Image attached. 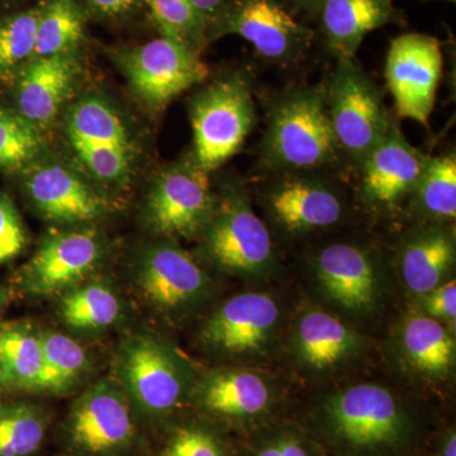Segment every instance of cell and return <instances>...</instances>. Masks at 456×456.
<instances>
[{"label":"cell","mask_w":456,"mask_h":456,"mask_svg":"<svg viewBox=\"0 0 456 456\" xmlns=\"http://www.w3.org/2000/svg\"><path fill=\"white\" fill-rule=\"evenodd\" d=\"M415 191L422 207L432 216L441 218H455V155L448 154L432 159L428 158Z\"/></svg>","instance_id":"d6a6232c"},{"label":"cell","mask_w":456,"mask_h":456,"mask_svg":"<svg viewBox=\"0 0 456 456\" xmlns=\"http://www.w3.org/2000/svg\"><path fill=\"white\" fill-rule=\"evenodd\" d=\"M82 74L77 53L33 57L8 83L12 108L45 134L73 98Z\"/></svg>","instance_id":"4fadbf2b"},{"label":"cell","mask_w":456,"mask_h":456,"mask_svg":"<svg viewBox=\"0 0 456 456\" xmlns=\"http://www.w3.org/2000/svg\"><path fill=\"white\" fill-rule=\"evenodd\" d=\"M140 421H159L184 401L187 364L164 338L149 331L126 336L113 354L112 375Z\"/></svg>","instance_id":"7a4b0ae2"},{"label":"cell","mask_w":456,"mask_h":456,"mask_svg":"<svg viewBox=\"0 0 456 456\" xmlns=\"http://www.w3.org/2000/svg\"><path fill=\"white\" fill-rule=\"evenodd\" d=\"M318 277L332 299L349 310H364L375 299V272L368 255L355 246L336 244L317 259Z\"/></svg>","instance_id":"ffe728a7"},{"label":"cell","mask_w":456,"mask_h":456,"mask_svg":"<svg viewBox=\"0 0 456 456\" xmlns=\"http://www.w3.org/2000/svg\"><path fill=\"white\" fill-rule=\"evenodd\" d=\"M93 11L107 18L127 16L136 9L140 0H86Z\"/></svg>","instance_id":"74e56055"},{"label":"cell","mask_w":456,"mask_h":456,"mask_svg":"<svg viewBox=\"0 0 456 456\" xmlns=\"http://www.w3.org/2000/svg\"><path fill=\"white\" fill-rule=\"evenodd\" d=\"M56 312L73 338H94L112 331L127 316V305L116 285L95 277L57 297Z\"/></svg>","instance_id":"d6986e66"},{"label":"cell","mask_w":456,"mask_h":456,"mask_svg":"<svg viewBox=\"0 0 456 456\" xmlns=\"http://www.w3.org/2000/svg\"><path fill=\"white\" fill-rule=\"evenodd\" d=\"M303 359L316 369L332 367L355 347L353 332L341 321L322 311L308 312L298 326Z\"/></svg>","instance_id":"83f0119b"},{"label":"cell","mask_w":456,"mask_h":456,"mask_svg":"<svg viewBox=\"0 0 456 456\" xmlns=\"http://www.w3.org/2000/svg\"><path fill=\"white\" fill-rule=\"evenodd\" d=\"M256 456H310V454L298 440L284 437L270 443Z\"/></svg>","instance_id":"f35d334b"},{"label":"cell","mask_w":456,"mask_h":456,"mask_svg":"<svg viewBox=\"0 0 456 456\" xmlns=\"http://www.w3.org/2000/svg\"><path fill=\"white\" fill-rule=\"evenodd\" d=\"M156 27L164 37L178 41L189 49H200L206 23L191 0H146Z\"/></svg>","instance_id":"836d02e7"},{"label":"cell","mask_w":456,"mask_h":456,"mask_svg":"<svg viewBox=\"0 0 456 456\" xmlns=\"http://www.w3.org/2000/svg\"><path fill=\"white\" fill-rule=\"evenodd\" d=\"M45 154V134L13 108L0 103V171L20 175Z\"/></svg>","instance_id":"4dcf8cb0"},{"label":"cell","mask_w":456,"mask_h":456,"mask_svg":"<svg viewBox=\"0 0 456 456\" xmlns=\"http://www.w3.org/2000/svg\"><path fill=\"white\" fill-rule=\"evenodd\" d=\"M256 121L248 84L227 77L207 86L191 102V158L212 173L239 151Z\"/></svg>","instance_id":"52a82bcc"},{"label":"cell","mask_w":456,"mask_h":456,"mask_svg":"<svg viewBox=\"0 0 456 456\" xmlns=\"http://www.w3.org/2000/svg\"><path fill=\"white\" fill-rule=\"evenodd\" d=\"M327 107L338 146L360 164L391 128L377 86L353 59H340Z\"/></svg>","instance_id":"8fae6325"},{"label":"cell","mask_w":456,"mask_h":456,"mask_svg":"<svg viewBox=\"0 0 456 456\" xmlns=\"http://www.w3.org/2000/svg\"><path fill=\"white\" fill-rule=\"evenodd\" d=\"M110 254V240L95 224L55 227L17 270L11 285L23 298H57L98 275Z\"/></svg>","instance_id":"3957f363"},{"label":"cell","mask_w":456,"mask_h":456,"mask_svg":"<svg viewBox=\"0 0 456 456\" xmlns=\"http://www.w3.org/2000/svg\"><path fill=\"white\" fill-rule=\"evenodd\" d=\"M215 208L209 173L191 156L156 175L143 200L141 218L160 239H193L203 232Z\"/></svg>","instance_id":"ba28073f"},{"label":"cell","mask_w":456,"mask_h":456,"mask_svg":"<svg viewBox=\"0 0 456 456\" xmlns=\"http://www.w3.org/2000/svg\"><path fill=\"white\" fill-rule=\"evenodd\" d=\"M322 90L305 89L275 106L266 132L265 155L284 169H312L334 158L338 141Z\"/></svg>","instance_id":"8992f818"},{"label":"cell","mask_w":456,"mask_h":456,"mask_svg":"<svg viewBox=\"0 0 456 456\" xmlns=\"http://www.w3.org/2000/svg\"><path fill=\"white\" fill-rule=\"evenodd\" d=\"M444 456H456V437L455 435H452L449 437L448 443L445 445V452Z\"/></svg>","instance_id":"b9f144b4"},{"label":"cell","mask_w":456,"mask_h":456,"mask_svg":"<svg viewBox=\"0 0 456 456\" xmlns=\"http://www.w3.org/2000/svg\"><path fill=\"white\" fill-rule=\"evenodd\" d=\"M426 308L432 317L452 320L456 316V283L455 281L435 288L428 294Z\"/></svg>","instance_id":"8d00e7d4"},{"label":"cell","mask_w":456,"mask_h":456,"mask_svg":"<svg viewBox=\"0 0 456 456\" xmlns=\"http://www.w3.org/2000/svg\"><path fill=\"white\" fill-rule=\"evenodd\" d=\"M273 215L292 232L332 226L340 220L342 204L331 189L314 180H288L270 197Z\"/></svg>","instance_id":"7402d4cb"},{"label":"cell","mask_w":456,"mask_h":456,"mask_svg":"<svg viewBox=\"0 0 456 456\" xmlns=\"http://www.w3.org/2000/svg\"><path fill=\"white\" fill-rule=\"evenodd\" d=\"M159 456H226L224 446L213 432L198 425L174 428Z\"/></svg>","instance_id":"e575fe53"},{"label":"cell","mask_w":456,"mask_h":456,"mask_svg":"<svg viewBox=\"0 0 456 456\" xmlns=\"http://www.w3.org/2000/svg\"><path fill=\"white\" fill-rule=\"evenodd\" d=\"M0 2H9V0H0Z\"/></svg>","instance_id":"bcb514c9"},{"label":"cell","mask_w":456,"mask_h":456,"mask_svg":"<svg viewBox=\"0 0 456 456\" xmlns=\"http://www.w3.org/2000/svg\"><path fill=\"white\" fill-rule=\"evenodd\" d=\"M403 345L408 358L425 373H445L454 364V338L435 318H410L404 326Z\"/></svg>","instance_id":"f546056e"},{"label":"cell","mask_w":456,"mask_h":456,"mask_svg":"<svg viewBox=\"0 0 456 456\" xmlns=\"http://www.w3.org/2000/svg\"><path fill=\"white\" fill-rule=\"evenodd\" d=\"M443 66V50L434 36L404 33L392 41L386 80L399 116L428 126Z\"/></svg>","instance_id":"7c38bea8"},{"label":"cell","mask_w":456,"mask_h":456,"mask_svg":"<svg viewBox=\"0 0 456 456\" xmlns=\"http://www.w3.org/2000/svg\"><path fill=\"white\" fill-rule=\"evenodd\" d=\"M279 317L277 302L265 293H244L213 312L202 330L212 349L240 354L257 350L269 338Z\"/></svg>","instance_id":"e0dca14e"},{"label":"cell","mask_w":456,"mask_h":456,"mask_svg":"<svg viewBox=\"0 0 456 456\" xmlns=\"http://www.w3.org/2000/svg\"><path fill=\"white\" fill-rule=\"evenodd\" d=\"M49 430V416L27 401L0 404V456H33Z\"/></svg>","instance_id":"f1b7e54d"},{"label":"cell","mask_w":456,"mask_h":456,"mask_svg":"<svg viewBox=\"0 0 456 456\" xmlns=\"http://www.w3.org/2000/svg\"><path fill=\"white\" fill-rule=\"evenodd\" d=\"M140 419L112 378L86 389L70 406L62 441L69 456H130L139 445Z\"/></svg>","instance_id":"277c9868"},{"label":"cell","mask_w":456,"mask_h":456,"mask_svg":"<svg viewBox=\"0 0 456 456\" xmlns=\"http://www.w3.org/2000/svg\"><path fill=\"white\" fill-rule=\"evenodd\" d=\"M296 2H298V3H303V4H307V3H316V2H320V0H296ZM321 2H322V0H321Z\"/></svg>","instance_id":"7bdbcfd3"},{"label":"cell","mask_w":456,"mask_h":456,"mask_svg":"<svg viewBox=\"0 0 456 456\" xmlns=\"http://www.w3.org/2000/svg\"><path fill=\"white\" fill-rule=\"evenodd\" d=\"M2 391H3L2 386H0V404L3 403V402H2Z\"/></svg>","instance_id":"ee69618b"},{"label":"cell","mask_w":456,"mask_h":456,"mask_svg":"<svg viewBox=\"0 0 456 456\" xmlns=\"http://www.w3.org/2000/svg\"><path fill=\"white\" fill-rule=\"evenodd\" d=\"M202 233L209 259L228 272L256 273L272 259L268 230L241 198L216 207Z\"/></svg>","instance_id":"5bb4252c"},{"label":"cell","mask_w":456,"mask_h":456,"mask_svg":"<svg viewBox=\"0 0 456 456\" xmlns=\"http://www.w3.org/2000/svg\"><path fill=\"white\" fill-rule=\"evenodd\" d=\"M17 176L32 208L55 227L93 226L116 211L110 191L46 154Z\"/></svg>","instance_id":"5b68a950"},{"label":"cell","mask_w":456,"mask_h":456,"mask_svg":"<svg viewBox=\"0 0 456 456\" xmlns=\"http://www.w3.org/2000/svg\"><path fill=\"white\" fill-rule=\"evenodd\" d=\"M64 134L77 167L99 187H126L134 175L139 145L121 112L98 94L82 95L68 107Z\"/></svg>","instance_id":"6da1fadb"},{"label":"cell","mask_w":456,"mask_h":456,"mask_svg":"<svg viewBox=\"0 0 456 456\" xmlns=\"http://www.w3.org/2000/svg\"><path fill=\"white\" fill-rule=\"evenodd\" d=\"M44 350L42 393L65 395L86 380L92 369L88 351L77 338L65 332L40 327Z\"/></svg>","instance_id":"484cf974"},{"label":"cell","mask_w":456,"mask_h":456,"mask_svg":"<svg viewBox=\"0 0 456 456\" xmlns=\"http://www.w3.org/2000/svg\"><path fill=\"white\" fill-rule=\"evenodd\" d=\"M455 261L452 235L441 228L424 231L408 241L402 254V274L412 292L428 294L439 287Z\"/></svg>","instance_id":"d4e9b609"},{"label":"cell","mask_w":456,"mask_h":456,"mask_svg":"<svg viewBox=\"0 0 456 456\" xmlns=\"http://www.w3.org/2000/svg\"><path fill=\"white\" fill-rule=\"evenodd\" d=\"M113 61L125 75L134 97L155 113L208 77V68L196 51L164 36L114 50Z\"/></svg>","instance_id":"9c48e42d"},{"label":"cell","mask_w":456,"mask_h":456,"mask_svg":"<svg viewBox=\"0 0 456 456\" xmlns=\"http://www.w3.org/2000/svg\"><path fill=\"white\" fill-rule=\"evenodd\" d=\"M35 57L75 53L86 35V16L77 0H46L40 5Z\"/></svg>","instance_id":"4316f807"},{"label":"cell","mask_w":456,"mask_h":456,"mask_svg":"<svg viewBox=\"0 0 456 456\" xmlns=\"http://www.w3.org/2000/svg\"><path fill=\"white\" fill-rule=\"evenodd\" d=\"M44 350L40 326L17 320L0 325V386L12 393H42Z\"/></svg>","instance_id":"44dd1931"},{"label":"cell","mask_w":456,"mask_h":456,"mask_svg":"<svg viewBox=\"0 0 456 456\" xmlns=\"http://www.w3.org/2000/svg\"><path fill=\"white\" fill-rule=\"evenodd\" d=\"M40 8L0 18V82L9 83L35 57Z\"/></svg>","instance_id":"1f68e13d"},{"label":"cell","mask_w":456,"mask_h":456,"mask_svg":"<svg viewBox=\"0 0 456 456\" xmlns=\"http://www.w3.org/2000/svg\"><path fill=\"white\" fill-rule=\"evenodd\" d=\"M27 246L28 232L16 204L0 191V265L16 260Z\"/></svg>","instance_id":"d590c367"},{"label":"cell","mask_w":456,"mask_h":456,"mask_svg":"<svg viewBox=\"0 0 456 456\" xmlns=\"http://www.w3.org/2000/svg\"><path fill=\"white\" fill-rule=\"evenodd\" d=\"M446 2H452V3H454L455 0H446Z\"/></svg>","instance_id":"f6af8a7d"},{"label":"cell","mask_w":456,"mask_h":456,"mask_svg":"<svg viewBox=\"0 0 456 456\" xmlns=\"http://www.w3.org/2000/svg\"><path fill=\"white\" fill-rule=\"evenodd\" d=\"M222 35H237L273 61H290L310 46L312 32L277 0H235L221 12Z\"/></svg>","instance_id":"9a60e30c"},{"label":"cell","mask_w":456,"mask_h":456,"mask_svg":"<svg viewBox=\"0 0 456 456\" xmlns=\"http://www.w3.org/2000/svg\"><path fill=\"white\" fill-rule=\"evenodd\" d=\"M426 161L428 158L391 126L362 163L365 197L388 208L397 206L411 191H415Z\"/></svg>","instance_id":"ac0fdd59"},{"label":"cell","mask_w":456,"mask_h":456,"mask_svg":"<svg viewBox=\"0 0 456 456\" xmlns=\"http://www.w3.org/2000/svg\"><path fill=\"white\" fill-rule=\"evenodd\" d=\"M191 2L207 25L209 20L220 16L226 0H191Z\"/></svg>","instance_id":"ab89813d"},{"label":"cell","mask_w":456,"mask_h":456,"mask_svg":"<svg viewBox=\"0 0 456 456\" xmlns=\"http://www.w3.org/2000/svg\"><path fill=\"white\" fill-rule=\"evenodd\" d=\"M338 435L358 446H377L397 439L402 417L391 393L374 384H362L342 393L330 406Z\"/></svg>","instance_id":"2e32d148"},{"label":"cell","mask_w":456,"mask_h":456,"mask_svg":"<svg viewBox=\"0 0 456 456\" xmlns=\"http://www.w3.org/2000/svg\"><path fill=\"white\" fill-rule=\"evenodd\" d=\"M393 20L392 0H322L323 31L340 59H353L368 33Z\"/></svg>","instance_id":"603a6c76"},{"label":"cell","mask_w":456,"mask_h":456,"mask_svg":"<svg viewBox=\"0 0 456 456\" xmlns=\"http://www.w3.org/2000/svg\"><path fill=\"white\" fill-rule=\"evenodd\" d=\"M14 296H16V294H14L13 288H12L11 284L0 283V325L3 323V314H5L9 305L13 301Z\"/></svg>","instance_id":"60d3db41"},{"label":"cell","mask_w":456,"mask_h":456,"mask_svg":"<svg viewBox=\"0 0 456 456\" xmlns=\"http://www.w3.org/2000/svg\"><path fill=\"white\" fill-rule=\"evenodd\" d=\"M130 281L141 302L161 316H175L206 296L208 278L171 240L142 246L131 263Z\"/></svg>","instance_id":"30bf717a"},{"label":"cell","mask_w":456,"mask_h":456,"mask_svg":"<svg viewBox=\"0 0 456 456\" xmlns=\"http://www.w3.org/2000/svg\"><path fill=\"white\" fill-rule=\"evenodd\" d=\"M204 411L224 419H246L263 412L270 393L259 375L248 370H217L204 375L197 387Z\"/></svg>","instance_id":"cb8c5ba5"}]
</instances>
